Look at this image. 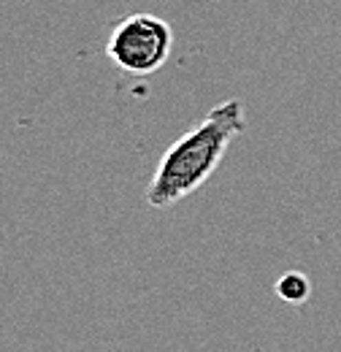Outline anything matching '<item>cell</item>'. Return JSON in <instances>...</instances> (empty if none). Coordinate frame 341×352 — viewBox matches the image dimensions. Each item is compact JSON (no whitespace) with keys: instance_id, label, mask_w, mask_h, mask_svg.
<instances>
[{"instance_id":"6da1fadb","label":"cell","mask_w":341,"mask_h":352,"mask_svg":"<svg viewBox=\"0 0 341 352\" xmlns=\"http://www.w3.org/2000/svg\"><path fill=\"white\" fill-rule=\"evenodd\" d=\"M244 128V103L236 98L219 100L192 131L179 135L163 152L146 187V204L152 209H170L173 204L201 190Z\"/></svg>"},{"instance_id":"7a4b0ae2","label":"cell","mask_w":341,"mask_h":352,"mask_svg":"<svg viewBox=\"0 0 341 352\" xmlns=\"http://www.w3.org/2000/svg\"><path fill=\"white\" fill-rule=\"evenodd\" d=\"M173 28L157 14H128L106 41L109 60L130 76H152L170 57Z\"/></svg>"},{"instance_id":"3957f363","label":"cell","mask_w":341,"mask_h":352,"mask_svg":"<svg viewBox=\"0 0 341 352\" xmlns=\"http://www.w3.org/2000/svg\"><path fill=\"white\" fill-rule=\"evenodd\" d=\"M276 293L285 304H306V298L311 296V282L300 271H287V274L279 276Z\"/></svg>"}]
</instances>
